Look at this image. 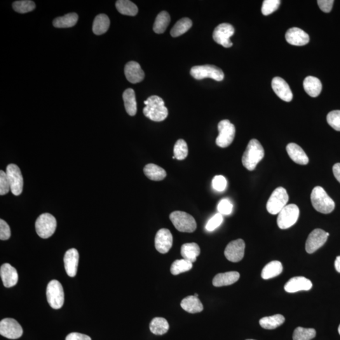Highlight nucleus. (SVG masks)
I'll list each match as a JSON object with an SVG mask.
<instances>
[{
    "label": "nucleus",
    "mask_w": 340,
    "mask_h": 340,
    "mask_svg": "<svg viewBox=\"0 0 340 340\" xmlns=\"http://www.w3.org/2000/svg\"><path fill=\"white\" fill-rule=\"evenodd\" d=\"M146 107L143 109L144 116L154 122L165 121L168 116V110L162 98L153 95L144 101Z\"/></svg>",
    "instance_id": "obj_1"
},
{
    "label": "nucleus",
    "mask_w": 340,
    "mask_h": 340,
    "mask_svg": "<svg viewBox=\"0 0 340 340\" xmlns=\"http://www.w3.org/2000/svg\"><path fill=\"white\" fill-rule=\"evenodd\" d=\"M264 155V147L259 140L255 139L250 140L242 157L243 165L248 170H254Z\"/></svg>",
    "instance_id": "obj_2"
},
{
    "label": "nucleus",
    "mask_w": 340,
    "mask_h": 340,
    "mask_svg": "<svg viewBox=\"0 0 340 340\" xmlns=\"http://www.w3.org/2000/svg\"><path fill=\"white\" fill-rule=\"evenodd\" d=\"M311 200L315 210L323 214H330L335 209V202L321 187H314L311 192Z\"/></svg>",
    "instance_id": "obj_3"
},
{
    "label": "nucleus",
    "mask_w": 340,
    "mask_h": 340,
    "mask_svg": "<svg viewBox=\"0 0 340 340\" xmlns=\"http://www.w3.org/2000/svg\"><path fill=\"white\" fill-rule=\"evenodd\" d=\"M170 219L175 228L183 233H193L197 229L196 220L188 213L175 211L170 215Z\"/></svg>",
    "instance_id": "obj_4"
},
{
    "label": "nucleus",
    "mask_w": 340,
    "mask_h": 340,
    "mask_svg": "<svg viewBox=\"0 0 340 340\" xmlns=\"http://www.w3.org/2000/svg\"><path fill=\"white\" fill-rule=\"evenodd\" d=\"M288 196L287 191L282 187H278L272 194L267 204V209L270 214H278L287 205Z\"/></svg>",
    "instance_id": "obj_5"
},
{
    "label": "nucleus",
    "mask_w": 340,
    "mask_h": 340,
    "mask_svg": "<svg viewBox=\"0 0 340 340\" xmlns=\"http://www.w3.org/2000/svg\"><path fill=\"white\" fill-rule=\"evenodd\" d=\"M47 300L51 308L55 309L62 308L65 302L63 287L59 281L51 280L48 283L46 290Z\"/></svg>",
    "instance_id": "obj_6"
},
{
    "label": "nucleus",
    "mask_w": 340,
    "mask_h": 340,
    "mask_svg": "<svg viewBox=\"0 0 340 340\" xmlns=\"http://www.w3.org/2000/svg\"><path fill=\"white\" fill-rule=\"evenodd\" d=\"M191 74L195 79L211 78L215 81L223 80L224 74L219 68L213 65L196 66L192 68Z\"/></svg>",
    "instance_id": "obj_7"
},
{
    "label": "nucleus",
    "mask_w": 340,
    "mask_h": 340,
    "mask_svg": "<svg viewBox=\"0 0 340 340\" xmlns=\"http://www.w3.org/2000/svg\"><path fill=\"white\" fill-rule=\"evenodd\" d=\"M57 227V221L53 215L45 213L37 218L36 222L37 234L41 238L47 239L53 235Z\"/></svg>",
    "instance_id": "obj_8"
},
{
    "label": "nucleus",
    "mask_w": 340,
    "mask_h": 340,
    "mask_svg": "<svg viewBox=\"0 0 340 340\" xmlns=\"http://www.w3.org/2000/svg\"><path fill=\"white\" fill-rule=\"evenodd\" d=\"M299 216V208L295 204L287 205L279 212L277 224L279 228L286 229L294 226Z\"/></svg>",
    "instance_id": "obj_9"
},
{
    "label": "nucleus",
    "mask_w": 340,
    "mask_h": 340,
    "mask_svg": "<svg viewBox=\"0 0 340 340\" xmlns=\"http://www.w3.org/2000/svg\"><path fill=\"white\" fill-rule=\"evenodd\" d=\"M218 131L219 136L215 140L216 144L222 148L228 147L235 137V127L229 120H223L218 124Z\"/></svg>",
    "instance_id": "obj_10"
},
{
    "label": "nucleus",
    "mask_w": 340,
    "mask_h": 340,
    "mask_svg": "<svg viewBox=\"0 0 340 340\" xmlns=\"http://www.w3.org/2000/svg\"><path fill=\"white\" fill-rule=\"evenodd\" d=\"M6 173L10 182L11 193L14 196H20L23 191V179L19 167L15 164H10L7 166Z\"/></svg>",
    "instance_id": "obj_11"
},
{
    "label": "nucleus",
    "mask_w": 340,
    "mask_h": 340,
    "mask_svg": "<svg viewBox=\"0 0 340 340\" xmlns=\"http://www.w3.org/2000/svg\"><path fill=\"white\" fill-rule=\"evenodd\" d=\"M234 34V28L229 23H223L215 28L213 32V39L217 44L224 48H229L233 46L231 37Z\"/></svg>",
    "instance_id": "obj_12"
},
{
    "label": "nucleus",
    "mask_w": 340,
    "mask_h": 340,
    "mask_svg": "<svg viewBox=\"0 0 340 340\" xmlns=\"http://www.w3.org/2000/svg\"><path fill=\"white\" fill-rule=\"evenodd\" d=\"M0 334L8 339H18L22 336L23 329L14 319L5 318L0 322Z\"/></svg>",
    "instance_id": "obj_13"
},
{
    "label": "nucleus",
    "mask_w": 340,
    "mask_h": 340,
    "mask_svg": "<svg viewBox=\"0 0 340 340\" xmlns=\"http://www.w3.org/2000/svg\"><path fill=\"white\" fill-rule=\"evenodd\" d=\"M330 234L323 229H316L309 234L306 243V251L311 254L320 249L327 242Z\"/></svg>",
    "instance_id": "obj_14"
},
{
    "label": "nucleus",
    "mask_w": 340,
    "mask_h": 340,
    "mask_svg": "<svg viewBox=\"0 0 340 340\" xmlns=\"http://www.w3.org/2000/svg\"><path fill=\"white\" fill-rule=\"evenodd\" d=\"M245 243L241 239L231 241L226 246L224 255L231 262H238L245 255Z\"/></svg>",
    "instance_id": "obj_15"
},
{
    "label": "nucleus",
    "mask_w": 340,
    "mask_h": 340,
    "mask_svg": "<svg viewBox=\"0 0 340 340\" xmlns=\"http://www.w3.org/2000/svg\"><path fill=\"white\" fill-rule=\"evenodd\" d=\"M173 236L167 229H161L157 232L155 237V247L162 254L168 253L172 247Z\"/></svg>",
    "instance_id": "obj_16"
},
{
    "label": "nucleus",
    "mask_w": 340,
    "mask_h": 340,
    "mask_svg": "<svg viewBox=\"0 0 340 340\" xmlns=\"http://www.w3.org/2000/svg\"><path fill=\"white\" fill-rule=\"evenodd\" d=\"M272 86L274 92L280 99L290 102L293 98L291 90L284 79L280 77H275L272 81Z\"/></svg>",
    "instance_id": "obj_17"
},
{
    "label": "nucleus",
    "mask_w": 340,
    "mask_h": 340,
    "mask_svg": "<svg viewBox=\"0 0 340 340\" xmlns=\"http://www.w3.org/2000/svg\"><path fill=\"white\" fill-rule=\"evenodd\" d=\"M313 287V283L308 278L304 276H295L290 278L284 286V289L288 293H294L301 290H311Z\"/></svg>",
    "instance_id": "obj_18"
},
{
    "label": "nucleus",
    "mask_w": 340,
    "mask_h": 340,
    "mask_svg": "<svg viewBox=\"0 0 340 340\" xmlns=\"http://www.w3.org/2000/svg\"><path fill=\"white\" fill-rule=\"evenodd\" d=\"M285 39L291 45L302 46L308 44L309 36L306 32L299 28L293 27L286 32Z\"/></svg>",
    "instance_id": "obj_19"
},
{
    "label": "nucleus",
    "mask_w": 340,
    "mask_h": 340,
    "mask_svg": "<svg viewBox=\"0 0 340 340\" xmlns=\"http://www.w3.org/2000/svg\"><path fill=\"white\" fill-rule=\"evenodd\" d=\"M65 268L68 276L74 277L78 271L79 253L78 250L71 248L66 252L64 257Z\"/></svg>",
    "instance_id": "obj_20"
},
{
    "label": "nucleus",
    "mask_w": 340,
    "mask_h": 340,
    "mask_svg": "<svg viewBox=\"0 0 340 340\" xmlns=\"http://www.w3.org/2000/svg\"><path fill=\"white\" fill-rule=\"evenodd\" d=\"M124 72L127 79L131 83H138L144 78V72L141 69L139 63L131 62L127 63Z\"/></svg>",
    "instance_id": "obj_21"
},
{
    "label": "nucleus",
    "mask_w": 340,
    "mask_h": 340,
    "mask_svg": "<svg viewBox=\"0 0 340 340\" xmlns=\"http://www.w3.org/2000/svg\"><path fill=\"white\" fill-rule=\"evenodd\" d=\"M0 275L5 287H12L18 282V272L9 264L2 265L0 269Z\"/></svg>",
    "instance_id": "obj_22"
},
{
    "label": "nucleus",
    "mask_w": 340,
    "mask_h": 340,
    "mask_svg": "<svg viewBox=\"0 0 340 340\" xmlns=\"http://www.w3.org/2000/svg\"><path fill=\"white\" fill-rule=\"evenodd\" d=\"M288 156L292 161L299 165H306L309 163V158L302 147L295 143H290L286 147Z\"/></svg>",
    "instance_id": "obj_23"
},
{
    "label": "nucleus",
    "mask_w": 340,
    "mask_h": 340,
    "mask_svg": "<svg viewBox=\"0 0 340 340\" xmlns=\"http://www.w3.org/2000/svg\"><path fill=\"white\" fill-rule=\"evenodd\" d=\"M240 274L238 272H228L217 274L213 279V285L219 287L233 284L239 280Z\"/></svg>",
    "instance_id": "obj_24"
},
{
    "label": "nucleus",
    "mask_w": 340,
    "mask_h": 340,
    "mask_svg": "<svg viewBox=\"0 0 340 340\" xmlns=\"http://www.w3.org/2000/svg\"><path fill=\"white\" fill-rule=\"evenodd\" d=\"M303 86L305 91L311 97H317L322 90V83L316 77L308 76L305 78Z\"/></svg>",
    "instance_id": "obj_25"
},
{
    "label": "nucleus",
    "mask_w": 340,
    "mask_h": 340,
    "mask_svg": "<svg viewBox=\"0 0 340 340\" xmlns=\"http://www.w3.org/2000/svg\"><path fill=\"white\" fill-rule=\"evenodd\" d=\"M180 305H181L183 309L189 313H201L204 309L203 305L200 300L198 297L194 296V295H190V296L185 297L182 300Z\"/></svg>",
    "instance_id": "obj_26"
},
{
    "label": "nucleus",
    "mask_w": 340,
    "mask_h": 340,
    "mask_svg": "<svg viewBox=\"0 0 340 340\" xmlns=\"http://www.w3.org/2000/svg\"><path fill=\"white\" fill-rule=\"evenodd\" d=\"M201 254V249L196 243H185L181 248V255L183 259L188 260L193 264L196 262L197 258Z\"/></svg>",
    "instance_id": "obj_27"
},
{
    "label": "nucleus",
    "mask_w": 340,
    "mask_h": 340,
    "mask_svg": "<svg viewBox=\"0 0 340 340\" xmlns=\"http://www.w3.org/2000/svg\"><path fill=\"white\" fill-rule=\"evenodd\" d=\"M144 173L152 181H161L166 177V171L155 164H147L144 168Z\"/></svg>",
    "instance_id": "obj_28"
},
{
    "label": "nucleus",
    "mask_w": 340,
    "mask_h": 340,
    "mask_svg": "<svg viewBox=\"0 0 340 340\" xmlns=\"http://www.w3.org/2000/svg\"><path fill=\"white\" fill-rule=\"evenodd\" d=\"M123 100L127 113L131 116H135L137 113V102L135 91L132 88L127 89L124 91Z\"/></svg>",
    "instance_id": "obj_29"
},
{
    "label": "nucleus",
    "mask_w": 340,
    "mask_h": 340,
    "mask_svg": "<svg viewBox=\"0 0 340 340\" xmlns=\"http://www.w3.org/2000/svg\"><path fill=\"white\" fill-rule=\"evenodd\" d=\"M283 271V266L279 261H272L265 266L262 272V277L265 280L275 277Z\"/></svg>",
    "instance_id": "obj_30"
},
{
    "label": "nucleus",
    "mask_w": 340,
    "mask_h": 340,
    "mask_svg": "<svg viewBox=\"0 0 340 340\" xmlns=\"http://www.w3.org/2000/svg\"><path fill=\"white\" fill-rule=\"evenodd\" d=\"M110 19L105 14H100L96 16L93 23V32L100 36L107 32L110 27Z\"/></svg>",
    "instance_id": "obj_31"
},
{
    "label": "nucleus",
    "mask_w": 340,
    "mask_h": 340,
    "mask_svg": "<svg viewBox=\"0 0 340 340\" xmlns=\"http://www.w3.org/2000/svg\"><path fill=\"white\" fill-rule=\"evenodd\" d=\"M284 322V316L281 314H275L262 318L260 320V325L264 329L274 330L283 325Z\"/></svg>",
    "instance_id": "obj_32"
},
{
    "label": "nucleus",
    "mask_w": 340,
    "mask_h": 340,
    "mask_svg": "<svg viewBox=\"0 0 340 340\" xmlns=\"http://www.w3.org/2000/svg\"><path fill=\"white\" fill-rule=\"evenodd\" d=\"M78 20V15L75 13L67 14L56 18L53 21V25L56 28H69L74 26Z\"/></svg>",
    "instance_id": "obj_33"
},
{
    "label": "nucleus",
    "mask_w": 340,
    "mask_h": 340,
    "mask_svg": "<svg viewBox=\"0 0 340 340\" xmlns=\"http://www.w3.org/2000/svg\"><path fill=\"white\" fill-rule=\"evenodd\" d=\"M170 16L167 11H163L157 16L154 23L153 30L156 34H163L170 24Z\"/></svg>",
    "instance_id": "obj_34"
},
{
    "label": "nucleus",
    "mask_w": 340,
    "mask_h": 340,
    "mask_svg": "<svg viewBox=\"0 0 340 340\" xmlns=\"http://www.w3.org/2000/svg\"><path fill=\"white\" fill-rule=\"evenodd\" d=\"M170 328L168 321L163 318H155L151 321L149 329L152 334L156 335H163L166 334Z\"/></svg>",
    "instance_id": "obj_35"
},
{
    "label": "nucleus",
    "mask_w": 340,
    "mask_h": 340,
    "mask_svg": "<svg viewBox=\"0 0 340 340\" xmlns=\"http://www.w3.org/2000/svg\"><path fill=\"white\" fill-rule=\"evenodd\" d=\"M116 6L119 12L124 15L135 16L138 13L137 6L129 0H119Z\"/></svg>",
    "instance_id": "obj_36"
},
{
    "label": "nucleus",
    "mask_w": 340,
    "mask_h": 340,
    "mask_svg": "<svg viewBox=\"0 0 340 340\" xmlns=\"http://www.w3.org/2000/svg\"><path fill=\"white\" fill-rule=\"evenodd\" d=\"M192 26V21L189 18H183L178 20L171 30V36L177 37L184 34Z\"/></svg>",
    "instance_id": "obj_37"
},
{
    "label": "nucleus",
    "mask_w": 340,
    "mask_h": 340,
    "mask_svg": "<svg viewBox=\"0 0 340 340\" xmlns=\"http://www.w3.org/2000/svg\"><path fill=\"white\" fill-rule=\"evenodd\" d=\"M192 263L188 260L182 259L175 260L171 267V273L174 275H179L185 272L189 271L192 268Z\"/></svg>",
    "instance_id": "obj_38"
},
{
    "label": "nucleus",
    "mask_w": 340,
    "mask_h": 340,
    "mask_svg": "<svg viewBox=\"0 0 340 340\" xmlns=\"http://www.w3.org/2000/svg\"><path fill=\"white\" fill-rule=\"evenodd\" d=\"M316 335V330L313 328L297 327L293 334V340H311Z\"/></svg>",
    "instance_id": "obj_39"
},
{
    "label": "nucleus",
    "mask_w": 340,
    "mask_h": 340,
    "mask_svg": "<svg viewBox=\"0 0 340 340\" xmlns=\"http://www.w3.org/2000/svg\"><path fill=\"white\" fill-rule=\"evenodd\" d=\"M174 156L178 160H184L188 156V146L184 139H178L175 143L174 149Z\"/></svg>",
    "instance_id": "obj_40"
},
{
    "label": "nucleus",
    "mask_w": 340,
    "mask_h": 340,
    "mask_svg": "<svg viewBox=\"0 0 340 340\" xmlns=\"http://www.w3.org/2000/svg\"><path fill=\"white\" fill-rule=\"evenodd\" d=\"M13 8L16 12L25 13L34 10L36 8V4L30 0L16 1L13 3Z\"/></svg>",
    "instance_id": "obj_41"
},
{
    "label": "nucleus",
    "mask_w": 340,
    "mask_h": 340,
    "mask_svg": "<svg viewBox=\"0 0 340 340\" xmlns=\"http://www.w3.org/2000/svg\"><path fill=\"white\" fill-rule=\"evenodd\" d=\"M280 0H265L262 7V12L264 15H269L275 11L280 6Z\"/></svg>",
    "instance_id": "obj_42"
},
{
    "label": "nucleus",
    "mask_w": 340,
    "mask_h": 340,
    "mask_svg": "<svg viewBox=\"0 0 340 340\" xmlns=\"http://www.w3.org/2000/svg\"><path fill=\"white\" fill-rule=\"evenodd\" d=\"M328 124L335 130L340 131V110H334L328 114Z\"/></svg>",
    "instance_id": "obj_43"
},
{
    "label": "nucleus",
    "mask_w": 340,
    "mask_h": 340,
    "mask_svg": "<svg viewBox=\"0 0 340 340\" xmlns=\"http://www.w3.org/2000/svg\"><path fill=\"white\" fill-rule=\"evenodd\" d=\"M10 191H11L10 185L6 173L1 170L0 171V195L4 196Z\"/></svg>",
    "instance_id": "obj_44"
},
{
    "label": "nucleus",
    "mask_w": 340,
    "mask_h": 340,
    "mask_svg": "<svg viewBox=\"0 0 340 340\" xmlns=\"http://www.w3.org/2000/svg\"><path fill=\"white\" fill-rule=\"evenodd\" d=\"M222 221H223V217L222 214L220 213L216 214L208 220L205 228L208 231H214L222 224Z\"/></svg>",
    "instance_id": "obj_45"
},
{
    "label": "nucleus",
    "mask_w": 340,
    "mask_h": 340,
    "mask_svg": "<svg viewBox=\"0 0 340 340\" xmlns=\"http://www.w3.org/2000/svg\"><path fill=\"white\" fill-rule=\"evenodd\" d=\"M233 204L226 199H222L217 206V209L220 214L229 215L233 210Z\"/></svg>",
    "instance_id": "obj_46"
},
{
    "label": "nucleus",
    "mask_w": 340,
    "mask_h": 340,
    "mask_svg": "<svg viewBox=\"0 0 340 340\" xmlns=\"http://www.w3.org/2000/svg\"><path fill=\"white\" fill-rule=\"evenodd\" d=\"M212 186L215 191L218 192L224 191L227 186L226 178L222 175L215 176L212 180Z\"/></svg>",
    "instance_id": "obj_47"
},
{
    "label": "nucleus",
    "mask_w": 340,
    "mask_h": 340,
    "mask_svg": "<svg viewBox=\"0 0 340 340\" xmlns=\"http://www.w3.org/2000/svg\"><path fill=\"white\" fill-rule=\"evenodd\" d=\"M10 236V226L4 220H0V240L3 241L8 240Z\"/></svg>",
    "instance_id": "obj_48"
},
{
    "label": "nucleus",
    "mask_w": 340,
    "mask_h": 340,
    "mask_svg": "<svg viewBox=\"0 0 340 340\" xmlns=\"http://www.w3.org/2000/svg\"><path fill=\"white\" fill-rule=\"evenodd\" d=\"M318 6L321 10L325 13H330L334 5V0H318Z\"/></svg>",
    "instance_id": "obj_49"
},
{
    "label": "nucleus",
    "mask_w": 340,
    "mask_h": 340,
    "mask_svg": "<svg viewBox=\"0 0 340 340\" xmlns=\"http://www.w3.org/2000/svg\"><path fill=\"white\" fill-rule=\"evenodd\" d=\"M66 340H91L88 335L79 334V333H71L66 338Z\"/></svg>",
    "instance_id": "obj_50"
},
{
    "label": "nucleus",
    "mask_w": 340,
    "mask_h": 340,
    "mask_svg": "<svg viewBox=\"0 0 340 340\" xmlns=\"http://www.w3.org/2000/svg\"><path fill=\"white\" fill-rule=\"evenodd\" d=\"M333 172L336 179L340 183V163H336L333 167Z\"/></svg>",
    "instance_id": "obj_51"
},
{
    "label": "nucleus",
    "mask_w": 340,
    "mask_h": 340,
    "mask_svg": "<svg viewBox=\"0 0 340 340\" xmlns=\"http://www.w3.org/2000/svg\"><path fill=\"white\" fill-rule=\"evenodd\" d=\"M335 269L340 273V256L337 257L335 262Z\"/></svg>",
    "instance_id": "obj_52"
},
{
    "label": "nucleus",
    "mask_w": 340,
    "mask_h": 340,
    "mask_svg": "<svg viewBox=\"0 0 340 340\" xmlns=\"http://www.w3.org/2000/svg\"><path fill=\"white\" fill-rule=\"evenodd\" d=\"M339 334L340 335V325L339 327Z\"/></svg>",
    "instance_id": "obj_53"
},
{
    "label": "nucleus",
    "mask_w": 340,
    "mask_h": 340,
    "mask_svg": "<svg viewBox=\"0 0 340 340\" xmlns=\"http://www.w3.org/2000/svg\"><path fill=\"white\" fill-rule=\"evenodd\" d=\"M194 296L198 297V294H195Z\"/></svg>",
    "instance_id": "obj_54"
},
{
    "label": "nucleus",
    "mask_w": 340,
    "mask_h": 340,
    "mask_svg": "<svg viewBox=\"0 0 340 340\" xmlns=\"http://www.w3.org/2000/svg\"><path fill=\"white\" fill-rule=\"evenodd\" d=\"M251 340V339H249V340Z\"/></svg>",
    "instance_id": "obj_55"
}]
</instances>
